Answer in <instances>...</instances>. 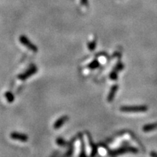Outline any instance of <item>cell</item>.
Returning a JSON list of instances; mask_svg holds the SVG:
<instances>
[{
    "label": "cell",
    "instance_id": "1",
    "mask_svg": "<svg viewBox=\"0 0 157 157\" xmlns=\"http://www.w3.org/2000/svg\"><path fill=\"white\" fill-rule=\"evenodd\" d=\"M148 110L146 105H135V106H122L120 108V111L125 113H141L146 112Z\"/></svg>",
    "mask_w": 157,
    "mask_h": 157
},
{
    "label": "cell",
    "instance_id": "2",
    "mask_svg": "<svg viewBox=\"0 0 157 157\" xmlns=\"http://www.w3.org/2000/svg\"><path fill=\"white\" fill-rule=\"evenodd\" d=\"M127 152H132V153H137L138 150L136 148H133V147H124V148H121V149L118 150L116 151V154H124V153Z\"/></svg>",
    "mask_w": 157,
    "mask_h": 157
},
{
    "label": "cell",
    "instance_id": "3",
    "mask_svg": "<svg viewBox=\"0 0 157 157\" xmlns=\"http://www.w3.org/2000/svg\"><path fill=\"white\" fill-rule=\"evenodd\" d=\"M157 129V123H154V124H148L146 125L143 126V131L145 132H149L151 131H154Z\"/></svg>",
    "mask_w": 157,
    "mask_h": 157
},
{
    "label": "cell",
    "instance_id": "4",
    "mask_svg": "<svg viewBox=\"0 0 157 157\" xmlns=\"http://www.w3.org/2000/svg\"><path fill=\"white\" fill-rule=\"evenodd\" d=\"M118 87H119L118 85H114V86L112 87L111 90L110 91V93H109V96H108V101H109V102L113 101V97H114L115 96V93H116V91H117L118 90Z\"/></svg>",
    "mask_w": 157,
    "mask_h": 157
},
{
    "label": "cell",
    "instance_id": "5",
    "mask_svg": "<svg viewBox=\"0 0 157 157\" xmlns=\"http://www.w3.org/2000/svg\"><path fill=\"white\" fill-rule=\"evenodd\" d=\"M81 3L87 7L88 5V0H81Z\"/></svg>",
    "mask_w": 157,
    "mask_h": 157
},
{
    "label": "cell",
    "instance_id": "6",
    "mask_svg": "<svg viewBox=\"0 0 157 157\" xmlns=\"http://www.w3.org/2000/svg\"><path fill=\"white\" fill-rule=\"evenodd\" d=\"M151 157H157V154L155 152H152L151 153Z\"/></svg>",
    "mask_w": 157,
    "mask_h": 157
}]
</instances>
